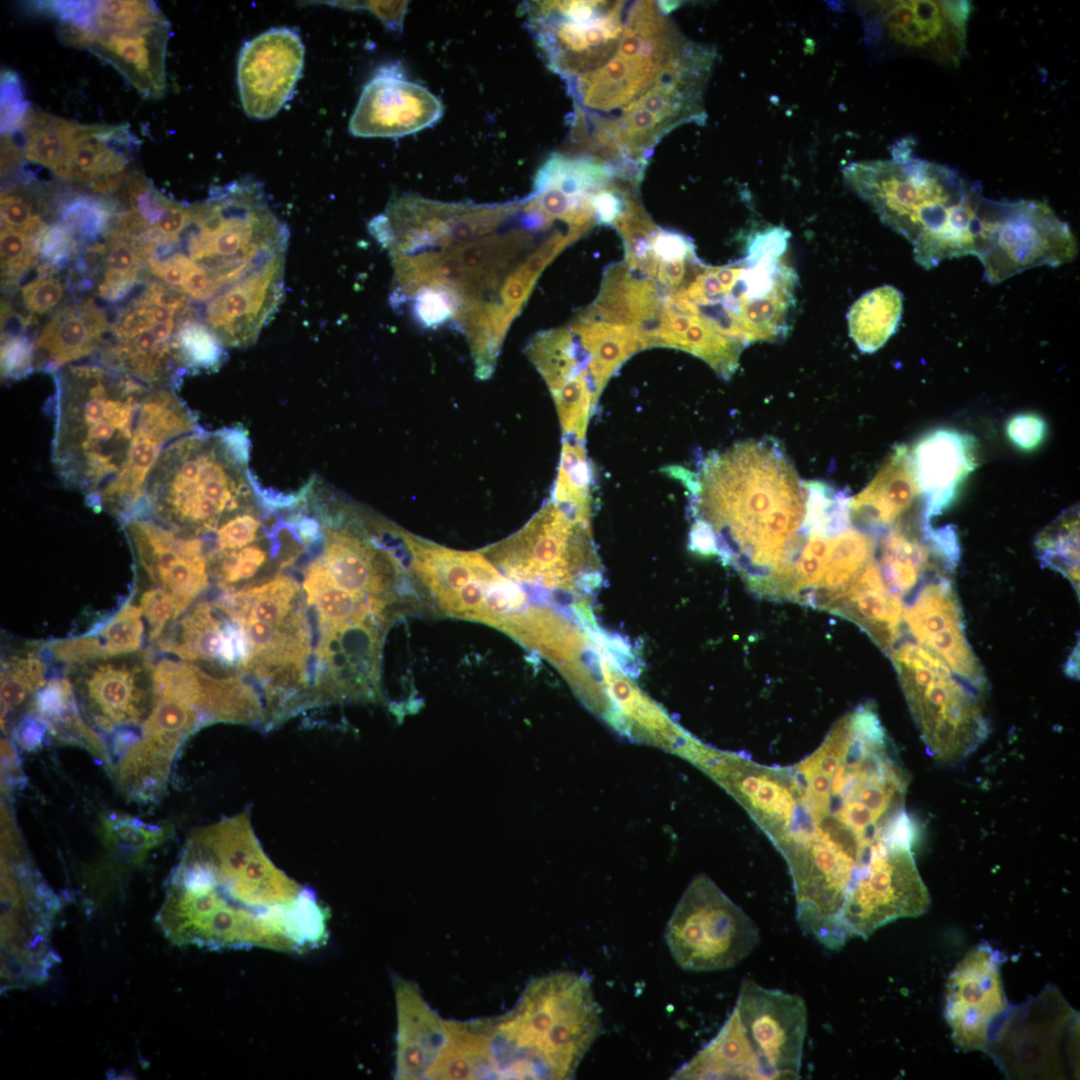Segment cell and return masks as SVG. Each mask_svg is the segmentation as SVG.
Returning a JSON list of instances; mask_svg holds the SVG:
<instances>
[{
    "label": "cell",
    "mask_w": 1080,
    "mask_h": 1080,
    "mask_svg": "<svg viewBox=\"0 0 1080 1080\" xmlns=\"http://www.w3.org/2000/svg\"><path fill=\"white\" fill-rule=\"evenodd\" d=\"M140 608L148 623L147 637L154 644L185 612L178 601L160 587H150L142 594Z\"/></svg>",
    "instance_id": "56"
},
{
    "label": "cell",
    "mask_w": 1080,
    "mask_h": 1080,
    "mask_svg": "<svg viewBox=\"0 0 1080 1080\" xmlns=\"http://www.w3.org/2000/svg\"><path fill=\"white\" fill-rule=\"evenodd\" d=\"M574 524L552 500L519 532L481 552L497 569L517 580L540 577L560 582L572 556Z\"/></svg>",
    "instance_id": "29"
},
{
    "label": "cell",
    "mask_w": 1080,
    "mask_h": 1080,
    "mask_svg": "<svg viewBox=\"0 0 1080 1080\" xmlns=\"http://www.w3.org/2000/svg\"><path fill=\"white\" fill-rule=\"evenodd\" d=\"M671 1079H766L735 1008L718 1034Z\"/></svg>",
    "instance_id": "38"
},
{
    "label": "cell",
    "mask_w": 1080,
    "mask_h": 1080,
    "mask_svg": "<svg viewBox=\"0 0 1080 1080\" xmlns=\"http://www.w3.org/2000/svg\"><path fill=\"white\" fill-rule=\"evenodd\" d=\"M124 528L139 572L186 611L209 584L204 540L180 534L151 517H130Z\"/></svg>",
    "instance_id": "24"
},
{
    "label": "cell",
    "mask_w": 1080,
    "mask_h": 1080,
    "mask_svg": "<svg viewBox=\"0 0 1080 1080\" xmlns=\"http://www.w3.org/2000/svg\"><path fill=\"white\" fill-rule=\"evenodd\" d=\"M910 457L922 495L921 516L930 523L931 518L954 503L964 481L976 468L977 443L970 434L937 428L915 443Z\"/></svg>",
    "instance_id": "31"
},
{
    "label": "cell",
    "mask_w": 1080,
    "mask_h": 1080,
    "mask_svg": "<svg viewBox=\"0 0 1080 1080\" xmlns=\"http://www.w3.org/2000/svg\"><path fill=\"white\" fill-rule=\"evenodd\" d=\"M155 645L185 661L202 662L242 674L249 658L244 627L219 601H201L175 620Z\"/></svg>",
    "instance_id": "30"
},
{
    "label": "cell",
    "mask_w": 1080,
    "mask_h": 1080,
    "mask_svg": "<svg viewBox=\"0 0 1080 1080\" xmlns=\"http://www.w3.org/2000/svg\"><path fill=\"white\" fill-rule=\"evenodd\" d=\"M46 665L36 645H24L5 653L1 665V724L7 716L28 704L45 686Z\"/></svg>",
    "instance_id": "45"
},
{
    "label": "cell",
    "mask_w": 1080,
    "mask_h": 1080,
    "mask_svg": "<svg viewBox=\"0 0 1080 1080\" xmlns=\"http://www.w3.org/2000/svg\"><path fill=\"white\" fill-rule=\"evenodd\" d=\"M140 606L127 603L97 634L78 638L84 660L129 654L140 650L144 633Z\"/></svg>",
    "instance_id": "47"
},
{
    "label": "cell",
    "mask_w": 1080,
    "mask_h": 1080,
    "mask_svg": "<svg viewBox=\"0 0 1080 1080\" xmlns=\"http://www.w3.org/2000/svg\"><path fill=\"white\" fill-rule=\"evenodd\" d=\"M137 142L124 124L74 123L64 179L95 193L117 189Z\"/></svg>",
    "instance_id": "32"
},
{
    "label": "cell",
    "mask_w": 1080,
    "mask_h": 1080,
    "mask_svg": "<svg viewBox=\"0 0 1080 1080\" xmlns=\"http://www.w3.org/2000/svg\"><path fill=\"white\" fill-rule=\"evenodd\" d=\"M973 255L984 279L999 284L1027 269L1072 261L1077 242L1069 225L1038 200L996 201L984 196Z\"/></svg>",
    "instance_id": "16"
},
{
    "label": "cell",
    "mask_w": 1080,
    "mask_h": 1080,
    "mask_svg": "<svg viewBox=\"0 0 1080 1080\" xmlns=\"http://www.w3.org/2000/svg\"><path fill=\"white\" fill-rule=\"evenodd\" d=\"M174 870L185 945L302 953L327 939V910L271 862L247 812L197 830Z\"/></svg>",
    "instance_id": "3"
},
{
    "label": "cell",
    "mask_w": 1080,
    "mask_h": 1080,
    "mask_svg": "<svg viewBox=\"0 0 1080 1080\" xmlns=\"http://www.w3.org/2000/svg\"><path fill=\"white\" fill-rule=\"evenodd\" d=\"M22 156L20 147L15 143L12 134L2 135L1 140V173L8 174L14 169Z\"/></svg>",
    "instance_id": "63"
},
{
    "label": "cell",
    "mask_w": 1080,
    "mask_h": 1080,
    "mask_svg": "<svg viewBox=\"0 0 1080 1080\" xmlns=\"http://www.w3.org/2000/svg\"><path fill=\"white\" fill-rule=\"evenodd\" d=\"M1 865L3 992L44 982L59 961L51 939L59 904L22 852L2 854Z\"/></svg>",
    "instance_id": "17"
},
{
    "label": "cell",
    "mask_w": 1080,
    "mask_h": 1080,
    "mask_svg": "<svg viewBox=\"0 0 1080 1080\" xmlns=\"http://www.w3.org/2000/svg\"><path fill=\"white\" fill-rule=\"evenodd\" d=\"M404 564L448 616L497 628L519 610L524 593L481 553L458 551L399 528Z\"/></svg>",
    "instance_id": "13"
},
{
    "label": "cell",
    "mask_w": 1080,
    "mask_h": 1080,
    "mask_svg": "<svg viewBox=\"0 0 1080 1080\" xmlns=\"http://www.w3.org/2000/svg\"><path fill=\"white\" fill-rule=\"evenodd\" d=\"M911 845L875 856L854 884L844 904L840 925L847 941L867 938L899 918L917 917L930 906L927 887L917 869Z\"/></svg>",
    "instance_id": "21"
},
{
    "label": "cell",
    "mask_w": 1080,
    "mask_h": 1080,
    "mask_svg": "<svg viewBox=\"0 0 1080 1080\" xmlns=\"http://www.w3.org/2000/svg\"><path fill=\"white\" fill-rule=\"evenodd\" d=\"M0 255L2 284L14 286L40 258L37 235L1 229Z\"/></svg>",
    "instance_id": "54"
},
{
    "label": "cell",
    "mask_w": 1080,
    "mask_h": 1080,
    "mask_svg": "<svg viewBox=\"0 0 1080 1080\" xmlns=\"http://www.w3.org/2000/svg\"><path fill=\"white\" fill-rule=\"evenodd\" d=\"M790 234L770 226L748 238L746 255L720 267L702 264L684 287L683 311L747 347L783 339L795 306L796 271L783 256Z\"/></svg>",
    "instance_id": "9"
},
{
    "label": "cell",
    "mask_w": 1080,
    "mask_h": 1080,
    "mask_svg": "<svg viewBox=\"0 0 1080 1080\" xmlns=\"http://www.w3.org/2000/svg\"><path fill=\"white\" fill-rule=\"evenodd\" d=\"M903 312V295L891 285L864 293L847 314L849 335L861 352L874 353L896 332Z\"/></svg>",
    "instance_id": "41"
},
{
    "label": "cell",
    "mask_w": 1080,
    "mask_h": 1080,
    "mask_svg": "<svg viewBox=\"0 0 1080 1080\" xmlns=\"http://www.w3.org/2000/svg\"><path fill=\"white\" fill-rule=\"evenodd\" d=\"M52 266L43 264L37 277L22 286L20 297L24 308L33 316L51 313L65 295V283L52 272Z\"/></svg>",
    "instance_id": "55"
},
{
    "label": "cell",
    "mask_w": 1080,
    "mask_h": 1080,
    "mask_svg": "<svg viewBox=\"0 0 1080 1080\" xmlns=\"http://www.w3.org/2000/svg\"><path fill=\"white\" fill-rule=\"evenodd\" d=\"M166 833L164 828L118 815L107 816L101 824V835L108 847L132 859H139L142 854L159 845Z\"/></svg>",
    "instance_id": "52"
},
{
    "label": "cell",
    "mask_w": 1080,
    "mask_h": 1080,
    "mask_svg": "<svg viewBox=\"0 0 1080 1080\" xmlns=\"http://www.w3.org/2000/svg\"><path fill=\"white\" fill-rule=\"evenodd\" d=\"M170 23L152 1H89L67 45L86 48L117 69L144 97L166 88L165 57Z\"/></svg>",
    "instance_id": "14"
},
{
    "label": "cell",
    "mask_w": 1080,
    "mask_h": 1080,
    "mask_svg": "<svg viewBox=\"0 0 1080 1080\" xmlns=\"http://www.w3.org/2000/svg\"><path fill=\"white\" fill-rule=\"evenodd\" d=\"M902 689L929 755L957 762L988 736L985 692L955 674L936 653L920 644L893 650Z\"/></svg>",
    "instance_id": "12"
},
{
    "label": "cell",
    "mask_w": 1080,
    "mask_h": 1080,
    "mask_svg": "<svg viewBox=\"0 0 1080 1080\" xmlns=\"http://www.w3.org/2000/svg\"><path fill=\"white\" fill-rule=\"evenodd\" d=\"M174 347L186 370L213 371L225 359L224 345L206 324L197 319L184 320L177 326Z\"/></svg>",
    "instance_id": "50"
},
{
    "label": "cell",
    "mask_w": 1080,
    "mask_h": 1080,
    "mask_svg": "<svg viewBox=\"0 0 1080 1080\" xmlns=\"http://www.w3.org/2000/svg\"><path fill=\"white\" fill-rule=\"evenodd\" d=\"M105 312L91 299L59 309L33 342L34 369L58 371L100 350L108 331Z\"/></svg>",
    "instance_id": "34"
},
{
    "label": "cell",
    "mask_w": 1080,
    "mask_h": 1080,
    "mask_svg": "<svg viewBox=\"0 0 1080 1080\" xmlns=\"http://www.w3.org/2000/svg\"><path fill=\"white\" fill-rule=\"evenodd\" d=\"M734 1008L766 1079H798L807 1031L804 1000L747 978Z\"/></svg>",
    "instance_id": "23"
},
{
    "label": "cell",
    "mask_w": 1080,
    "mask_h": 1080,
    "mask_svg": "<svg viewBox=\"0 0 1080 1080\" xmlns=\"http://www.w3.org/2000/svg\"><path fill=\"white\" fill-rule=\"evenodd\" d=\"M918 494L910 452L898 444L869 484L850 498L851 517L875 531L905 513Z\"/></svg>",
    "instance_id": "36"
},
{
    "label": "cell",
    "mask_w": 1080,
    "mask_h": 1080,
    "mask_svg": "<svg viewBox=\"0 0 1080 1080\" xmlns=\"http://www.w3.org/2000/svg\"><path fill=\"white\" fill-rule=\"evenodd\" d=\"M868 47L957 66L966 52L969 1H874L860 5Z\"/></svg>",
    "instance_id": "20"
},
{
    "label": "cell",
    "mask_w": 1080,
    "mask_h": 1080,
    "mask_svg": "<svg viewBox=\"0 0 1080 1080\" xmlns=\"http://www.w3.org/2000/svg\"><path fill=\"white\" fill-rule=\"evenodd\" d=\"M696 514L716 528V552L752 575L786 581L805 545L807 490L774 439L713 453L698 473L678 469Z\"/></svg>",
    "instance_id": "4"
},
{
    "label": "cell",
    "mask_w": 1080,
    "mask_h": 1080,
    "mask_svg": "<svg viewBox=\"0 0 1080 1080\" xmlns=\"http://www.w3.org/2000/svg\"><path fill=\"white\" fill-rule=\"evenodd\" d=\"M156 704L142 741L115 777L124 793L138 800L161 794L172 760L183 741L206 724L200 668L163 659L155 665Z\"/></svg>",
    "instance_id": "15"
},
{
    "label": "cell",
    "mask_w": 1080,
    "mask_h": 1080,
    "mask_svg": "<svg viewBox=\"0 0 1080 1080\" xmlns=\"http://www.w3.org/2000/svg\"><path fill=\"white\" fill-rule=\"evenodd\" d=\"M665 940L678 966L700 972L736 966L760 937L752 919L702 874L691 881L676 905Z\"/></svg>",
    "instance_id": "18"
},
{
    "label": "cell",
    "mask_w": 1080,
    "mask_h": 1080,
    "mask_svg": "<svg viewBox=\"0 0 1080 1080\" xmlns=\"http://www.w3.org/2000/svg\"><path fill=\"white\" fill-rule=\"evenodd\" d=\"M397 1008L396 1079H426L444 1039L443 1020L413 981L394 975Z\"/></svg>",
    "instance_id": "33"
},
{
    "label": "cell",
    "mask_w": 1080,
    "mask_h": 1080,
    "mask_svg": "<svg viewBox=\"0 0 1080 1080\" xmlns=\"http://www.w3.org/2000/svg\"><path fill=\"white\" fill-rule=\"evenodd\" d=\"M532 193L516 203L450 204L404 196L369 224L389 253L391 304L424 327L451 325L478 378L494 372L506 333L543 269L575 238Z\"/></svg>",
    "instance_id": "2"
},
{
    "label": "cell",
    "mask_w": 1080,
    "mask_h": 1080,
    "mask_svg": "<svg viewBox=\"0 0 1080 1080\" xmlns=\"http://www.w3.org/2000/svg\"><path fill=\"white\" fill-rule=\"evenodd\" d=\"M154 669L149 652L141 650L66 666L80 717L113 776L141 743L154 710Z\"/></svg>",
    "instance_id": "11"
},
{
    "label": "cell",
    "mask_w": 1080,
    "mask_h": 1080,
    "mask_svg": "<svg viewBox=\"0 0 1080 1080\" xmlns=\"http://www.w3.org/2000/svg\"><path fill=\"white\" fill-rule=\"evenodd\" d=\"M115 214L109 200L79 195L62 205L59 216L76 239L92 241L105 234Z\"/></svg>",
    "instance_id": "51"
},
{
    "label": "cell",
    "mask_w": 1080,
    "mask_h": 1080,
    "mask_svg": "<svg viewBox=\"0 0 1080 1080\" xmlns=\"http://www.w3.org/2000/svg\"><path fill=\"white\" fill-rule=\"evenodd\" d=\"M551 393L558 410L564 438L583 442L592 409L598 400L587 370L571 377Z\"/></svg>",
    "instance_id": "49"
},
{
    "label": "cell",
    "mask_w": 1080,
    "mask_h": 1080,
    "mask_svg": "<svg viewBox=\"0 0 1080 1080\" xmlns=\"http://www.w3.org/2000/svg\"><path fill=\"white\" fill-rule=\"evenodd\" d=\"M851 616L884 648L899 636L903 613L899 595L885 585L877 563L869 561L848 588Z\"/></svg>",
    "instance_id": "40"
},
{
    "label": "cell",
    "mask_w": 1080,
    "mask_h": 1080,
    "mask_svg": "<svg viewBox=\"0 0 1080 1080\" xmlns=\"http://www.w3.org/2000/svg\"><path fill=\"white\" fill-rule=\"evenodd\" d=\"M662 308L656 285L635 276L624 262L606 270L599 295L585 312L594 318L636 329L644 349L651 347Z\"/></svg>",
    "instance_id": "35"
},
{
    "label": "cell",
    "mask_w": 1080,
    "mask_h": 1080,
    "mask_svg": "<svg viewBox=\"0 0 1080 1080\" xmlns=\"http://www.w3.org/2000/svg\"><path fill=\"white\" fill-rule=\"evenodd\" d=\"M0 211L1 229L37 235L46 226L28 195L17 190L2 191Z\"/></svg>",
    "instance_id": "57"
},
{
    "label": "cell",
    "mask_w": 1080,
    "mask_h": 1080,
    "mask_svg": "<svg viewBox=\"0 0 1080 1080\" xmlns=\"http://www.w3.org/2000/svg\"><path fill=\"white\" fill-rule=\"evenodd\" d=\"M77 239L61 222L46 225L37 234L39 255L48 265L67 261L75 253Z\"/></svg>",
    "instance_id": "60"
},
{
    "label": "cell",
    "mask_w": 1080,
    "mask_h": 1080,
    "mask_svg": "<svg viewBox=\"0 0 1080 1080\" xmlns=\"http://www.w3.org/2000/svg\"><path fill=\"white\" fill-rule=\"evenodd\" d=\"M268 553L258 541L231 552L207 551L211 574L225 591L255 576L266 563Z\"/></svg>",
    "instance_id": "53"
},
{
    "label": "cell",
    "mask_w": 1080,
    "mask_h": 1080,
    "mask_svg": "<svg viewBox=\"0 0 1080 1080\" xmlns=\"http://www.w3.org/2000/svg\"><path fill=\"white\" fill-rule=\"evenodd\" d=\"M482 1022L498 1079L573 1078L603 1028L590 979L573 972L532 980L512 1010Z\"/></svg>",
    "instance_id": "7"
},
{
    "label": "cell",
    "mask_w": 1080,
    "mask_h": 1080,
    "mask_svg": "<svg viewBox=\"0 0 1080 1080\" xmlns=\"http://www.w3.org/2000/svg\"><path fill=\"white\" fill-rule=\"evenodd\" d=\"M1 375L21 378L33 367V343L24 334L1 336Z\"/></svg>",
    "instance_id": "59"
},
{
    "label": "cell",
    "mask_w": 1080,
    "mask_h": 1080,
    "mask_svg": "<svg viewBox=\"0 0 1080 1080\" xmlns=\"http://www.w3.org/2000/svg\"><path fill=\"white\" fill-rule=\"evenodd\" d=\"M248 457L249 440L238 428L196 431L176 439L149 475L143 501L147 512L186 536L215 532L258 495Z\"/></svg>",
    "instance_id": "8"
},
{
    "label": "cell",
    "mask_w": 1080,
    "mask_h": 1080,
    "mask_svg": "<svg viewBox=\"0 0 1080 1080\" xmlns=\"http://www.w3.org/2000/svg\"><path fill=\"white\" fill-rule=\"evenodd\" d=\"M305 47L294 28H271L242 46L237 85L245 114L274 117L292 98L304 66Z\"/></svg>",
    "instance_id": "26"
},
{
    "label": "cell",
    "mask_w": 1080,
    "mask_h": 1080,
    "mask_svg": "<svg viewBox=\"0 0 1080 1080\" xmlns=\"http://www.w3.org/2000/svg\"><path fill=\"white\" fill-rule=\"evenodd\" d=\"M1047 425L1045 420L1034 413H1020L1011 417L1006 424V434L1012 444L1022 451L1038 448L1045 439Z\"/></svg>",
    "instance_id": "61"
},
{
    "label": "cell",
    "mask_w": 1080,
    "mask_h": 1080,
    "mask_svg": "<svg viewBox=\"0 0 1080 1080\" xmlns=\"http://www.w3.org/2000/svg\"><path fill=\"white\" fill-rule=\"evenodd\" d=\"M907 789V772L869 703L844 716L800 762L748 759L730 783V794L785 859L798 923L814 936L838 931L846 899L875 856L915 843Z\"/></svg>",
    "instance_id": "1"
},
{
    "label": "cell",
    "mask_w": 1080,
    "mask_h": 1080,
    "mask_svg": "<svg viewBox=\"0 0 1080 1080\" xmlns=\"http://www.w3.org/2000/svg\"><path fill=\"white\" fill-rule=\"evenodd\" d=\"M73 124L63 118L30 109L21 128L25 138V157L64 178Z\"/></svg>",
    "instance_id": "44"
},
{
    "label": "cell",
    "mask_w": 1080,
    "mask_h": 1080,
    "mask_svg": "<svg viewBox=\"0 0 1080 1080\" xmlns=\"http://www.w3.org/2000/svg\"><path fill=\"white\" fill-rule=\"evenodd\" d=\"M662 1L630 2L614 55L568 83L576 103L573 132L605 121L675 71L715 50L686 38Z\"/></svg>",
    "instance_id": "10"
},
{
    "label": "cell",
    "mask_w": 1080,
    "mask_h": 1080,
    "mask_svg": "<svg viewBox=\"0 0 1080 1080\" xmlns=\"http://www.w3.org/2000/svg\"><path fill=\"white\" fill-rule=\"evenodd\" d=\"M875 549L874 538L857 529H846L830 540L823 583L830 590L841 592L852 584Z\"/></svg>",
    "instance_id": "48"
},
{
    "label": "cell",
    "mask_w": 1080,
    "mask_h": 1080,
    "mask_svg": "<svg viewBox=\"0 0 1080 1080\" xmlns=\"http://www.w3.org/2000/svg\"><path fill=\"white\" fill-rule=\"evenodd\" d=\"M443 111L428 89L382 70L362 90L349 132L361 138L402 137L435 124Z\"/></svg>",
    "instance_id": "28"
},
{
    "label": "cell",
    "mask_w": 1080,
    "mask_h": 1080,
    "mask_svg": "<svg viewBox=\"0 0 1080 1080\" xmlns=\"http://www.w3.org/2000/svg\"><path fill=\"white\" fill-rule=\"evenodd\" d=\"M569 329L588 357L586 369L598 397L611 375L631 355L643 349L636 329L594 318L585 311Z\"/></svg>",
    "instance_id": "39"
},
{
    "label": "cell",
    "mask_w": 1080,
    "mask_h": 1080,
    "mask_svg": "<svg viewBox=\"0 0 1080 1080\" xmlns=\"http://www.w3.org/2000/svg\"><path fill=\"white\" fill-rule=\"evenodd\" d=\"M18 75L11 70L1 73V134H12L22 128L29 112Z\"/></svg>",
    "instance_id": "58"
},
{
    "label": "cell",
    "mask_w": 1080,
    "mask_h": 1080,
    "mask_svg": "<svg viewBox=\"0 0 1080 1080\" xmlns=\"http://www.w3.org/2000/svg\"><path fill=\"white\" fill-rule=\"evenodd\" d=\"M579 583L583 588L592 590L600 583V575L598 573L585 574L580 578Z\"/></svg>",
    "instance_id": "64"
},
{
    "label": "cell",
    "mask_w": 1080,
    "mask_h": 1080,
    "mask_svg": "<svg viewBox=\"0 0 1080 1080\" xmlns=\"http://www.w3.org/2000/svg\"><path fill=\"white\" fill-rule=\"evenodd\" d=\"M629 4L537 1L527 5V17L548 66L569 83L599 68L614 55Z\"/></svg>",
    "instance_id": "19"
},
{
    "label": "cell",
    "mask_w": 1080,
    "mask_h": 1080,
    "mask_svg": "<svg viewBox=\"0 0 1080 1080\" xmlns=\"http://www.w3.org/2000/svg\"><path fill=\"white\" fill-rule=\"evenodd\" d=\"M653 346L687 351L704 360L724 379L735 373L745 348L716 332L699 317L676 311L665 303L653 336Z\"/></svg>",
    "instance_id": "37"
},
{
    "label": "cell",
    "mask_w": 1080,
    "mask_h": 1080,
    "mask_svg": "<svg viewBox=\"0 0 1080 1080\" xmlns=\"http://www.w3.org/2000/svg\"><path fill=\"white\" fill-rule=\"evenodd\" d=\"M592 470L583 442L564 439L553 501L574 522L585 523L591 506Z\"/></svg>",
    "instance_id": "43"
},
{
    "label": "cell",
    "mask_w": 1080,
    "mask_h": 1080,
    "mask_svg": "<svg viewBox=\"0 0 1080 1080\" xmlns=\"http://www.w3.org/2000/svg\"><path fill=\"white\" fill-rule=\"evenodd\" d=\"M1003 959L989 944H979L948 977L945 1017L954 1042L963 1050L984 1049L992 1025L1007 1010L1000 973Z\"/></svg>",
    "instance_id": "25"
},
{
    "label": "cell",
    "mask_w": 1080,
    "mask_h": 1080,
    "mask_svg": "<svg viewBox=\"0 0 1080 1080\" xmlns=\"http://www.w3.org/2000/svg\"><path fill=\"white\" fill-rule=\"evenodd\" d=\"M951 573H933L903 610V618L918 644L936 653L959 677L986 690L985 674L965 635Z\"/></svg>",
    "instance_id": "27"
},
{
    "label": "cell",
    "mask_w": 1080,
    "mask_h": 1080,
    "mask_svg": "<svg viewBox=\"0 0 1080 1080\" xmlns=\"http://www.w3.org/2000/svg\"><path fill=\"white\" fill-rule=\"evenodd\" d=\"M1036 554L1043 566L1060 572L1079 593V511L1062 512L1036 537Z\"/></svg>",
    "instance_id": "46"
},
{
    "label": "cell",
    "mask_w": 1080,
    "mask_h": 1080,
    "mask_svg": "<svg viewBox=\"0 0 1080 1080\" xmlns=\"http://www.w3.org/2000/svg\"><path fill=\"white\" fill-rule=\"evenodd\" d=\"M891 153V159L846 165L845 184L911 243L914 259L924 269L973 255L984 197L979 183L948 166L914 157L908 140L898 142Z\"/></svg>",
    "instance_id": "5"
},
{
    "label": "cell",
    "mask_w": 1080,
    "mask_h": 1080,
    "mask_svg": "<svg viewBox=\"0 0 1080 1080\" xmlns=\"http://www.w3.org/2000/svg\"><path fill=\"white\" fill-rule=\"evenodd\" d=\"M106 239L97 294L106 301L116 302L123 299L138 282L142 263L155 256L156 245L146 232Z\"/></svg>",
    "instance_id": "42"
},
{
    "label": "cell",
    "mask_w": 1080,
    "mask_h": 1080,
    "mask_svg": "<svg viewBox=\"0 0 1080 1080\" xmlns=\"http://www.w3.org/2000/svg\"><path fill=\"white\" fill-rule=\"evenodd\" d=\"M690 547L702 554L716 552L715 535L711 526L703 520H697L690 532Z\"/></svg>",
    "instance_id": "62"
},
{
    "label": "cell",
    "mask_w": 1080,
    "mask_h": 1080,
    "mask_svg": "<svg viewBox=\"0 0 1080 1080\" xmlns=\"http://www.w3.org/2000/svg\"><path fill=\"white\" fill-rule=\"evenodd\" d=\"M55 383L53 466L93 506L124 466L151 388L104 364L67 365Z\"/></svg>",
    "instance_id": "6"
},
{
    "label": "cell",
    "mask_w": 1080,
    "mask_h": 1080,
    "mask_svg": "<svg viewBox=\"0 0 1080 1080\" xmlns=\"http://www.w3.org/2000/svg\"><path fill=\"white\" fill-rule=\"evenodd\" d=\"M197 429L195 416L171 387L151 389L141 406L124 466L93 507L130 518L144 501L149 475L162 451Z\"/></svg>",
    "instance_id": "22"
}]
</instances>
